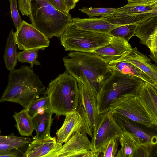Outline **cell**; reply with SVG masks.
<instances>
[{
	"instance_id": "cell-1",
	"label": "cell",
	"mask_w": 157,
	"mask_h": 157,
	"mask_svg": "<svg viewBox=\"0 0 157 157\" xmlns=\"http://www.w3.org/2000/svg\"><path fill=\"white\" fill-rule=\"evenodd\" d=\"M97 93V109L100 114L108 112L125 101L137 96L145 82L138 77L112 69Z\"/></svg>"
},
{
	"instance_id": "cell-2",
	"label": "cell",
	"mask_w": 157,
	"mask_h": 157,
	"mask_svg": "<svg viewBox=\"0 0 157 157\" xmlns=\"http://www.w3.org/2000/svg\"><path fill=\"white\" fill-rule=\"evenodd\" d=\"M7 86L0 98V103L18 104L27 110L35 99L46 93V89L32 68L22 66L9 74Z\"/></svg>"
},
{
	"instance_id": "cell-3",
	"label": "cell",
	"mask_w": 157,
	"mask_h": 157,
	"mask_svg": "<svg viewBox=\"0 0 157 157\" xmlns=\"http://www.w3.org/2000/svg\"><path fill=\"white\" fill-rule=\"evenodd\" d=\"M63 60L65 71L82 83H89L97 93L112 72L109 62L91 53L71 51Z\"/></svg>"
},
{
	"instance_id": "cell-4",
	"label": "cell",
	"mask_w": 157,
	"mask_h": 157,
	"mask_svg": "<svg viewBox=\"0 0 157 157\" xmlns=\"http://www.w3.org/2000/svg\"><path fill=\"white\" fill-rule=\"evenodd\" d=\"M33 0L29 15L31 24L49 39L60 37L72 24L71 15L57 10L48 0Z\"/></svg>"
},
{
	"instance_id": "cell-5",
	"label": "cell",
	"mask_w": 157,
	"mask_h": 157,
	"mask_svg": "<svg viewBox=\"0 0 157 157\" xmlns=\"http://www.w3.org/2000/svg\"><path fill=\"white\" fill-rule=\"evenodd\" d=\"M46 93L49 106L56 116L65 115L76 110L78 96L77 80L66 71L59 74L49 84Z\"/></svg>"
},
{
	"instance_id": "cell-6",
	"label": "cell",
	"mask_w": 157,
	"mask_h": 157,
	"mask_svg": "<svg viewBox=\"0 0 157 157\" xmlns=\"http://www.w3.org/2000/svg\"><path fill=\"white\" fill-rule=\"evenodd\" d=\"M113 37L109 33L84 30L71 24L60 38L65 51L91 53L108 44Z\"/></svg>"
},
{
	"instance_id": "cell-7",
	"label": "cell",
	"mask_w": 157,
	"mask_h": 157,
	"mask_svg": "<svg viewBox=\"0 0 157 157\" xmlns=\"http://www.w3.org/2000/svg\"><path fill=\"white\" fill-rule=\"evenodd\" d=\"M78 96L76 111L80 115L83 129L86 134L92 137L101 121L102 114L97 109V93L89 83L84 84L78 81Z\"/></svg>"
},
{
	"instance_id": "cell-8",
	"label": "cell",
	"mask_w": 157,
	"mask_h": 157,
	"mask_svg": "<svg viewBox=\"0 0 157 157\" xmlns=\"http://www.w3.org/2000/svg\"><path fill=\"white\" fill-rule=\"evenodd\" d=\"M157 15V2L146 5L126 4L116 8L112 14L101 16L112 24L122 25L138 24L151 17Z\"/></svg>"
},
{
	"instance_id": "cell-9",
	"label": "cell",
	"mask_w": 157,
	"mask_h": 157,
	"mask_svg": "<svg viewBox=\"0 0 157 157\" xmlns=\"http://www.w3.org/2000/svg\"><path fill=\"white\" fill-rule=\"evenodd\" d=\"M113 117L123 132L128 134L137 143L157 145V126L148 127L121 115L113 113Z\"/></svg>"
},
{
	"instance_id": "cell-10",
	"label": "cell",
	"mask_w": 157,
	"mask_h": 157,
	"mask_svg": "<svg viewBox=\"0 0 157 157\" xmlns=\"http://www.w3.org/2000/svg\"><path fill=\"white\" fill-rule=\"evenodd\" d=\"M123 132L113 118L112 114L109 112L103 114L98 129L92 137L91 150L100 153L111 139L118 140Z\"/></svg>"
},
{
	"instance_id": "cell-11",
	"label": "cell",
	"mask_w": 157,
	"mask_h": 157,
	"mask_svg": "<svg viewBox=\"0 0 157 157\" xmlns=\"http://www.w3.org/2000/svg\"><path fill=\"white\" fill-rule=\"evenodd\" d=\"M15 38L16 44L20 50L38 49L43 50L49 46L50 42L43 33L24 20L15 32Z\"/></svg>"
},
{
	"instance_id": "cell-12",
	"label": "cell",
	"mask_w": 157,
	"mask_h": 157,
	"mask_svg": "<svg viewBox=\"0 0 157 157\" xmlns=\"http://www.w3.org/2000/svg\"><path fill=\"white\" fill-rule=\"evenodd\" d=\"M135 36L150 49V56L157 63V15L148 18L138 23Z\"/></svg>"
},
{
	"instance_id": "cell-13",
	"label": "cell",
	"mask_w": 157,
	"mask_h": 157,
	"mask_svg": "<svg viewBox=\"0 0 157 157\" xmlns=\"http://www.w3.org/2000/svg\"><path fill=\"white\" fill-rule=\"evenodd\" d=\"M111 113H117L148 127L153 125L145 109L137 98L133 97L124 101L109 110Z\"/></svg>"
},
{
	"instance_id": "cell-14",
	"label": "cell",
	"mask_w": 157,
	"mask_h": 157,
	"mask_svg": "<svg viewBox=\"0 0 157 157\" xmlns=\"http://www.w3.org/2000/svg\"><path fill=\"white\" fill-rule=\"evenodd\" d=\"M91 142L82 131L75 134L53 155V157H71L84 151L91 150Z\"/></svg>"
},
{
	"instance_id": "cell-15",
	"label": "cell",
	"mask_w": 157,
	"mask_h": 157,
	"mask_svg": "<svg viewBox=\"0 0 157 157\" xmlns=\"http://www.w3.org/2000/svg\"><path fill=\"white\" fill-rule=\"evenodd\" d=\"M132 48L128 42L124 39L113 36L108 44L91 53L109 62L120 58Z\"/></svg>"
},
{
	"instance_id": "cell-16",
	"label": "cell",
	"mask_w": 157,
	"mask_h": 157,
	"mask_svg": "<svg viewBox=\"0 0 157 157\" xmlns=\"http://www.w3.org/2000/svg\"><path fill=\"white\" fill-rule=\"evenodd\" d=\"M62 146V144L57 141L55 137L33 140L28 144L22 156L53 157Z\"/></svg>"
},
{
	"instance_id": "cell-17",
	"label": "cell",
	"mask_w": 157,
	"mask_h": 157,
	"mask_svg": "<svg viewBox=\"0 0 157 157\" xmlns=\"http://www.w3.org/2000/svg\"><path fill=\"white\" fill-rule=\"evenodd\" d=\"M157 89L144 82L137 98L147 113L152 124L157 126Z\"/></svg>"
},
{
	"instance_id": "cell-18",
	"label": "cell",
	"mask_w": 157,
	"mask_h": 157,
	"mask_svg": "<svg viewBox=\"0 0 157 157\" xmlns=\"http://www.w3.org/2000/svg\"><path fill=\"white\" fill-rule=\"evenodd\" d=\"M120 59L132 64L147 75L157 85V67L146 56L135 47L124 54Z\"/></svg>"
},
{
	"instance_id": "cell-19",
	"label": "cell",
	"mask_w": 157,
	"mask_h": 157,
	"mask_svg": "<svg viewBox=\"0 0 157 157\" xmlns=\"http://www.w3.org/2000/svg\"><path fill=\"white\" fill-rule=\"evenodd\" d=\"M65 116L62 125L56 133V141L61 144L66 143L75 134L84 131L81 116L77 111L68 112Z\"/></svg>"
},
{
	"instance_id": "cell-20",
	"label": "cell",
	"mask_w": 157,
	"mask_h": 157,
	"mask_svg": "<svg viewBox=\"0 0 157 157\" xmlns=\"http://www.w3.org/2000/svg\"><path fill=\"white\" fill-rule=\"evenodd\" d=\"M53 113L50 108L41 109L32 118L34 130L36 133L33 140H38L51 137L50 129Z\"/></svg>"
},
{
	"instance_id": "cell-21",
	"label": "cell",
	"mask_w": 157,
	"mask_h": 157,
	"mask_svg": "<svg viewBox=\"0 0 157 157\" xmlns=\"http://www.w3.org/2000/svg\"><path fill=\"white\" fill-rule=\"evenodd\" d=\"M72 24L84 30L104 33H109L115 28L121 26L112 24L102 17L99 18L73 17Z\"/></svg>"
},
{
	"instance_id": "cell-22",
	"label": "cell",
	"mask_w": 157,
	"mask_h": 157,
	"mask_svg": "<svg viewBox=\"0 0 157 157\" xmlns=\"http://www.w3.org/2000/svg\"><path fill=\"white\" fill-rule=\"evenodd\" d=\"M109 65L111 68L117 70L122 73L139 78L145 82L152 85L157 89V85L147 75L125 60L119 58L116 60L109 62Z\"/></svg>"
},
{
	"instance_id": "cell-23",
	"label": "cell",
	"mask_w": 157,
	"mask_h": 157,
	"mask_svg": "<svg viewBox=\"0 0 157 157\" xmlns=\"http://www.w3.org/2000/svg\"><path fill=\"white\" fill-rule=\"evenodd\" d=\"M15 34V32L11 29L7 37L3 56L6 67L10 71L15 69L17 61Z\"/></svg>"
},
{
	"instance_id": "cell-24",
	"label": "cell",
	"mask_w": 157,
	"mask_h": 157,
	"mask_svg": "<svg viewBox=\"0 0 157 157\" xmlns=\"http://www.w3.org/2000/svg\"><path fill=\"white\" fill-rule=\"evenodd\" d=\"M16 122V126L20 135L23 136H31L34 130L33 118L27 110L23 109L15 112L13 116Z\"/></svg>"
},
{
	"instance_id": "cell-25",
	"label": "cell",
	"mask_w": 157,
	"mask_h": 157,
	"mask_svg": "<svg viewBox=\"0 0 157 157\" xmlns=\"http://www.w3.org/2000/svg\"><path fill=\"white\" fill-rule=\"evenodd\" d=\"M31 141L30 138L17 136L13 132L7 136L0 135V151L18 149L28 145Z\"/></svg>"
},
{
	"instance_id": "cell-26",
	"label": "cell",
	"mask_w": 157,
	"mask_h": 157,
	"mask_svg": "<svg viewBox=\"0 0 157 157\" xmlns=\"http://www.w3.org/2000/svg\"><path fill=\"white\" fill-rule=\"evenodd\" d=\"M118 140L121 146L115 157H133L137 144L127 133L123 132Z\"/></svg>"
},
{
	"instance_id": "cell-27",
	"label": "cell",
	"mask_w": 157,
	"mask_h": 157,
	"mask_svg": "<svg viewBox=\"0 0 157 157\" xmlns=\"http://www.w3.org/2000/svg\"><path fill=\"white\" fill-rule=\"evenodd\" d=\"M138 24L124 25L113 29L109 33L113 36L120 37L128 42L135 36Z\"/></svg>"
},
{
	"instance_id": "cell-28",
	"label": "cell",
	"mask_w": 157,
	"mask_h": 157,
	"mask_svg": "<svg viewBox=\"0 0 157 157\" xmlns=\"http://www.w3.org/2000/svg\"><path fill=\"white\" fill-rule=\"evenodd\" d=\"M39 50L38 49H35L18 52H17V60L19 62L22 63H29L32 68L33 67L34 65H40V63L36 59Z\"/></svg>"
},
{
	"instance_id": "cell-29",
	"label": "cell",
	"mask_w": 157,
	"mask_h": 157,
	"mask_svg": "<svg viewBox=\"0 0 157 157\" xmlns=\"http://www.w3.org/2000/svg\"><path fill=\"white\" fill-rule=\"evenodd\" d=\"M48 108H50L49 99L45 93L40 98L34 100L26 110L29 115L33 118L40 109Z\"/></svg>"
},
{
	"instance_id": "cell-30",
	"label": "cell",
	"mask_w": 157,
	"mask_h": 157,
	"mask_svg": "<svg viewBox=\"0 0 157 157\" xmlns=\"http://www.w3.org/2000/svg\"><path fill=\"white\" fill-rule=\"evenodd\" d=\"M157 145L144 143L138 145L133 157H153L157 155Z\"/></svg>"
},
{
	"instance_id": "cell-31",
	"label": "cell",
	"mask_w": 157,
	"mask_h": 157,
	"mask_svg": "<svg viewBox=\"0 0 157 157\" xmlns=\"http://www.w3.org/2000/svg\"><path fill=\"white\" fill-rule=\"evenodd\" d=\"M116 8H92L83 7L79 9L82 13H84L89 18L95 16H103L113 13Z\"/></svg>"
},
{
	"instance_id": "cell-32",
	"label": "cell",
	"mask_w": 157,
	"mask_h": 157,
	"mask_svg": "<svg viewBox=\"0 0 157 157\" xmlns=\"http://www.w3.org/2000/svg\"><path fill=\"white\" fill-rule=\"evenodd\" d=\"M117 140L112 138L100 152V156L115 157L118 147Z\"/></svg>"
},
{
	"instance_id": "cell-33",
	"label": "cell",
	"mask_w": 157,
	"mask_h": 157,
	"mask_svg": "<svg viewBox=\"0 0 157 157\" xmlns=\"http://www.w3.org/2000/svg\"><path fill=\"white\" fill-rule=\"evenodd\" d=\"M11 18L16 30L21 26L23 21L17 7V0H9Z\"/></svg>"
},
{
	"instance_id": "cell-34",
	"label": "cell",
	"mask_w": 157,
	"mask_h": 157,
	"mask_svg": "<svg viewBox=\"0 0 157 157\" xmlns=\"http://www.w3.org/2000/svg\"><path fill=\"white\" fill-rule=\"evenodd\" d=\"M56 9L66 14L69 13L70 10L64 0H48Z\"/></svg>"
},
{
	"instance_id": "cell-35",
	"label": "cell",
	"mask_w": 157,
	"mask_h": 157,
	"mask_svg": "<svg viewBox=\"0 0 157 157\" xmlns=\"http://www.w3.org/2000/svg\"><path fill=\"white\" fill-rule=\"evenodd\" d=\"M32 0H18V9L23 16H29Z\"/></svg>"
},
{
	"instance_id": "cell-36",
	"label": "cell",
	"mask_w": 157,
	"mask_h": 157,
	"mask_svg": "<svg viewBox=\"0 0 157 157\" xmlns=\"http://www.w3.org/2000/svg\"><path fill=\"white\" fill-rule=\"evenodd\" d=\"M18 149H13L11 150L0 151V157H18L19 153Z\"/></svg>"
},
{
	"instance_id": "cell-37",
	"label": "cell",
	"mask_w": 157,
	"mask_h": 157,
	"mask_svg": "<svg viewBox=\"0 0 157 157\" xmlns=\"http://www.w3.org/2000/svg\"><path fill=\"white\" fill-rule=\"evenodd\" d=\"M128 4H151L157 2V0H127Z\"/></svg>"
},
{
	"instance_id": "cell-38",
	"label": "cell",
	"mask_w": 157,
	"mask_h": 157,
	"mask_svg": "<svg viewBox=\"0 0 157 157\" xmlns=\"http://www.w3.org/2000/svg\"><path fill=\"white\" fill-rule=\"evenodd\" d=\"M67 4L68 8L71 10L75 8L76 3L74 0H64Z\"/></svg>"
},
{
	"instance_id": "cell-39",
	"label": "cell",
	"mask_w": 157,
	"mask_h": 157,
	"mask_svg": "<svg viewBox=\"0 0 157 157\" xmlns=\"http://www.w3.org/2000/svg\"><path fill=\"white\" fill-rule=\"evenodd\" d=\"M74 1L76 3L79 1V0H74Z\"/></svg>"
},
{
	"instance_id": "cell-40",
	"label": "cell",
	"mask_w": 157,
	"mask_h": 157,
	"mask_svg": "<svg viewBox=\"0 0 157 157\" xmlns=\"http://www.w3.org/2000/svg\"></svg>"
}]
</instances>
